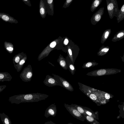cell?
Here are the masks:
<instances>
[{"label":"cell","instance_id":"1","mask_svg":"<svg viewBox=\"0 0 124 124\" xmlns=\"http://www.w3.org/2000/svg\"><path fill=\"white\" fill-rule=\"evenodd\" d=\"M48 97L47 94L38 93L22 94L10 97L9 100L12 103L19 104L22 102H37L45 100Z\"/></svg>","mask_w":124,"mask_h":124},{"label":"cell","instance_id":"2","mask_svg":"<svg viewBox=\"0 0 124 124\" xmlns=\"http://www.w3.org/2000/svg\"><path fill=\"white\" fill-rule=\"evenodd\" d=\"M33 75L32 69L31 65L29 64L25 68L20 75L22 81L25 82L30 81Z\"/></svg>","mask_w":124,"mask_h":124},{"label":"cell","instance_id":"3","mask_svg":"<svg viewBox=\"0 0 124 124\" xmlns=\"http://www.w3.org/2000/svg\"><path fill=\"white\" fill-rule=\"evenodd\" d=\"M64 105L67 110L74 117L83 121H84L85 119L83 115L71 105L64 103Z\"/></svg>","mask_w":124,"mask_h":124},{"label":"cell","instance_id":"4","mask_svg":"<svg viewBox=\"0 0 124 124\" xmlns=\"http://www.w3.org/2000/svg\"><path fill=\"white\" fill-rule=\"evenodd\" d=\"M43 83L45 85L49 87L58 85L63 87L60 81L53 77H52L48 75L46 76Z\"/></svg>","mask_w":124,"mask_h":124},{"label":"cell","instance_id":"5","mask_svg":"<svg viewBox=\"0 0 124 124\" xmlns=\"http://www.w3.org/2000/svg\"><path fill=\"white\" fill-rule=\"evenodd\" d=\"M57 112V108L55 103L52 104L45 110L44 116L46 118L50 116L54 117L56 116Z\"/></svg>","mask_w":124,"mask_h":124},{"label":"cell","instance_id":"6","mask_svg":"<svg viewBox=\"0 0 124 124\" xmlns=\"http://www.w3.org/2000/svg\"><path fill=\"white\" fill-rule=\"evenodd\" d=\"M52 74L54 78L60 81L63 87L69 90H71V86L66 80L57 75Z\"/></svg>","mask_w":124,"mask_h":124},{"label":"cell","instance_id":"7","mask_svg":"<svg viewBox=\"0 0 124 124\" xmlns=\"http://www.w3.org/2000/svg\"><path fill=\"white\" fill-rule=\"evenodd\" d=\"M86 115L91 116L95 119H99L98 114V111L94 112L90 108L86 107H83Z\"/></svg>","mask_w":124,"mask_h":124},{"label":"cell","instance_id":"8","mask_svg":"<svg viewBox=\"0 0 124 124\" xmlns=\"http://www.w3.org/2000/svg\"><path fill=\"white\" fill-rule=\"evenodd\" d=\"M12 79V77L8 72H0V82L10 81Z\"/></svg>","mask_w":124,"mask_h":124},{"label":"cell","instance_id":"9","mask_svg":"<svg viewBox=\"0 0 124 124\" xmlns=\"http://www.w3.org/2000/svg\"><path fill=\"white\" fill-rule=\"evenodd\" d=\"M0 18L5 22L11 23H16V22L17 21L13 17L4 13H0Z\"/></svg>","mask_w":124,"mask_h":124},{"label":"cell","instance_id":"10","mask_svg":"<svg viewBox=\"0 0 124 124\" xmlns=\"http://www.w3.org/2000/svg\"><path fill=\"white\" fill-rule=\"evenodd\" d=\"M27 58L26 55L21 59L18 63L14 65L15 69L16 70L17 72H19L21 70L27 59Z\"/></svg>","mask_w":124,"mask_h":124},{"label":"cell","instance_id":"11","mask_svg":"<svg viewBox=\"0 0 124 124\" xmlns=\"http://www.w3.org/2000/svg\"><path fill=\"white\" fill-rule=\"evenodd\" d=\"M26 55L23 53H19L15 55L13 59V63L14 65L18 63L20 60Z\"/></svg>","mask_w":124,"mask_h":124},{"label":"cell","instance_id":"12","mask_svg":"<svg viewBox=\"0 0 124 124\" xmlns=\"http://www.w3.org/2000/svg\"><path fill=\"white\" fill-rule=\"evenodd\" d=\"M57 62L63 69H67L66 60L62 56L60 55L59 56V58L57 60Z\"/></svg>","mask_w":124,"mask_h":124},{"label":"cell","instance_id":"13","mask_svg":"<svg viewBox=\"0 0 124 124\" xmlns=\"http://www.w3.org/2000/svg\"><path fill=\"white\" fill-rule=\"evenodd\" d=\"M83 115L87 121L91 124H100L99 122L93 117L86 114Z\"/></svg>","mask_w":124,"mask_h":124},{"label":"cell","instance_id":"14","mask_svg":"<svg viewBox=\"0 0 124 124\" xmlns=\"http://www.w3.org/2000/svg\"><path fill=\"white\" fill-rule=\"evenodd\" d=\"M71 105L75 108L78 111L83 115L86 114L82 106L75 104H71Z\"/></svg>","mask_w":124,"mask_h":124},{"label":"cell","instance_id":"15","mask_svg":"<svg viewBox=\"0 0 124 124\" xmlns=\"http://www.w3.org/2000/svg\"><path fill=\"white\" fill-rule=\"evenodd\" d=\"M6 45V46H5L6 49L9 53H12L14 49L13 46H11V45H10L9 46H8L7 45Z\"/></svg>","mask_w":124,"mask_h":124},{"label":"cell","instance_id":"16","mask_svg":"<svg viewBox=\"0 0 124 124\" xmlns=\"http://www.w3.org/2000/svg\"><path fill=\"white\" fill-rule=\"evenodd\" d=\"M106 71L104 69H101L98 70L97 72V74L99 76H102L104 75L106 73Z\"/></svg>","mask_w":124,"mask_h":124},{"label":"cell","instance_id":"17","mask_svg":"<svg viewBox=\"0 0 124 124\" xmlns=\"http://www.w3.org/2000/svg\"><path fill=\"white\" fill-rule=\"evenodd\" d=\"M90 97L91 99L93 100H96L97 99L96 96L93 94H91L90 95Z\"/></svg>","mask_w":124,"mask_h":124},{"label":"cell","instance_id":"18","mask_svg":"<svg viewBox=\"0 0 124 124\" xmlns=\"http://www.w3.org/2000/svg\"><path fill=\"white\" fill-rule=\"evenodd\" d=\"M113 4L111 3H110L108 6V9L109 10H111L113 9Z\"/></svg>","mask_w":124,"mask_h":124},{"label":"cell","instance_id":"19","mask_svg":"<svg viewBox=\"0 0 124 124\" xmlns=\"http://www.w3.org/2000/svg\"><path fill=\"white\" fill-rule=\"evenodd\" d=\"M101 18V16L99 14H97L96 15L95 17V19L96 21H99Z\"/></svg>","mask_w":124,"mask_h":124},{"label":"cell","instance_id":"20","mask_svg":"<svg viewBox=\"0 0 124 124\" xmlns=\"http://www.w3.org/2000/svg\"><path fill=\"white\" fill-rule=\"evenodd\" d=\"M99 4V1L98 0H95L93 3V5L95 7H97Z\"/></svg>","mask_w":124,"mask_h":124},{"label":"cell","instance_id":"21","mask_svg":"<svg viewBox=\"0 0 124 124\" xmlns=\"http://www.w3.org/2000/svg\"><path fill=\"white\" fill-rule=\"evenodd\" d=\"M40 12L41 15H44L45 13V11L44 8L42 7L40 9Z\"/></svg>","mask_w":124,"mask_h":124},{"label":"cell","instance_id":"22","mask_svg":"<svg viewBox=\"0 0 124 124\" xmlns=\"http://www.w3.org/2000/svg\"><path fill=\"white\" fill-rule=\"evenodd\" d=\"M56 42L55 41H53L50 44V46L51 48H53L56 46Z\"/></svg>","mask_w":124,"mask_h":124},{"label":"cell","instance_id":"23","mask_svg":"<svg viewBox=\"0 0 124 124\" xmlns=\"http://www.w3.org/2000/svg\"><path fill=\"white\" fill-rule=\"evenodd\" d=\"M6 86L5 85L0 86V93L2 92L6 88Z\"/></svg>","mask_w":124,"mask_h":124},{"label":"cell","instance_id":"24","mask_svg":"<svg viewBox=\"0 0 124 124\" xmlns=\"http://www.w3.org/2000/svg\"><path fill=\"white\" fill-rule=\"evenodd\" d=\"M4 123L5 124H10V121L6 117L4 119Z\"/></svg>","mask_w":124,"mask_h":124},{"label":"cell","instance_id":"25","mask_svg":"<svg viewBox=\"0 0 124 124\" xmlns=\"http://www.w3.org/2000/svg\"><path fill=\"white\" fill-rule=\"evenodd\" d=\"M44 124H56L51 121H47Z\"/></svg>","mask_w":124,"mask_h":124},{"label":"cell","instance_id":"26","mask_svg":"<svg viewBox=\"0 0 124 124\" xmlns=\"http://www.w3.org/2000/svg\"><path fill=\"white\" fill-rule=\"evenodd\" d=\"M124 35V33L123 32H120L118 33L117 35V37L118 38H120L123 36Z\"/></svg>","mask_w":124,"mask_h":124},{"label":"cell","instance_id":"27","mask_svg":"<svg viewBox=\"0 0 124 124\" xmlns=\"http://www.w3.org/2000/svg\"><path fill=\"white\" fill-rule=\"evenodd\" d=\"M105 97L106 99L108 100L110 98V96L108 94L106 93L105 95Z\"/></svg>","mask_w":124,"mask_h":124},{"label":"cell","instance_id":"28","mask_svg":"<svg viewBox=\"0 0 124 124\" xmlns=\"http://www.w3.org/2000/svg\"><path fill=\"white\" fill-rule=\"evenodd\" d=\"M92 65V63L89 62L87 63L86 65V66L87 67H89L91 66Z\"/></svg>","mask_w":124,"mask_h":124},{"label":"cell","instance_id":"29","mask_svg":"<svg viewBox=\"0 0 124 124\" xmlns=\"http://www.w3.org/2000/svg\"><path fill=\"white\" fill-rule=\"evenodd\" d=\"M70 69L71 70H73L74 69V67L72 64H70L69 66Z\"/></svg>","mask_w":124,"mask_h":124},{"label":"cell","instance_id":"30","mask_svg":"<svg viewBox=\"0 0 124 124\" xmlns=\"http://www.w3.org/2000/svg\"><path fill=\"white\" fill-rule=\"evenodd\" d=\"M109 34V32L108 31H106L105 34V37L106 39L107 38Z\"/></svg>","mask_w":124,"mask_h":124},{"label":"cell","instance_id":"31","mask_svg":"<svg viewBox=\"0 0 124 124\" xmlns=\"http://www.w3.org/2000/svg\"><path fill=\"white\" fill-rule=\"evenodd\" d=\"M68 39H65L64 41V44L66 45L68 44Z\"/></svg>","mask_w":124,"mask_h":124},{"label":"cell","instance_id":"32","mask_svg":"<svg viewBox=\"0 0 124 124\" xmlns=\"http://www.w3.org/2000/svg\"><path fill=\"white\" fill-rule=\"evenodd\" d=\"M68 52L70 55H71L72 54V52L71 50L70 49H68Z\"/></svg>","mask_w":124,"mask_h":124},{"label":"cell","instance_id":"33","mask_svg":"<svg viewBox=\"0 0 124 124\" xmlns=\"http://www.w3.org/2000/svg\"><path fill=\"white\" fill-rule=\"evenodd\" d=\"M48 3L49 4H51L52 3L53 1V0H47V1Z\"/></svg>","mask_w":124,"mask_h":124},{"label":"cell","instance_id":"34","mask_svg":"<svg viewBox=\"0 0 124 124\" xmlns=\"http://www.w3.org/2000/svg\"><path fill=\"white\" fill-rule=\"evenodd\" d=\"M121 11L124 12V5H123L121 8Z\"/></svg>","mask_w":124,"mask_h":124},{"label":"cell","instance_id":"35","mask_svg":"<svg viewBox=\"0 0 124 124\" xmlns=\"http://www.w3.org/2000/svg\"><path fill=\"white\" fill-rule=\"evenodd\" d=\"M72 1V0H66L67 3H69Z\"/></svg>","mask_w":124,"mask_h":124},{"label":"cell","instance_id":"36","mask_svg":"<svg viewBox=\"0 0 124 124\" xmlns=\"http://www.w3.org/2000/svg\"><path fill=\"white\" fill-rule=\"evenodd\" d=\"M109 50V49H108V48H107V49H105L104 51V52H107L108 50Z\"/></svg>","mask_w":124,"mask_h":124},{"label":"cell","instance_id":"37","mask_svg":"<svg viewBox=\"0 0 124 124\" xmlns=\"http://www.w3.org/2000/svg\"><path fill=\"white\" fill-rule=\"evenodd\" d=\"M107 49V48H104L103 49H102V50H101V51L103 52V51H104L106 49Z\"/></svg>","mask_w":124,"mask_h":124},{"label":"cell","instance_id":"38","mask_svg":"<svg viewBox=\"0 0 124 124\" xmlns=\"http://www.w3.org/2000/svg\"><path fill=\"white\" fill-rule=\"evenodd\" d=\"M67 124H74L71 123H69Z\"/></svg>","mask_w":124,"mask_h":124}]
</instances>
